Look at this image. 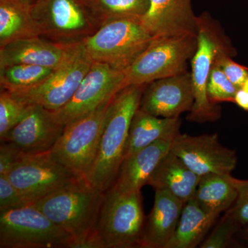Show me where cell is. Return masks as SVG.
Wrapping results in <instances>:
<instances>
[{
    "label": "cell",
    "instance_id": "obj_1",
    "mask_svg": "<svg viewBox=\"0 0 248 248\" xmlns=\"http://www.w3.org/2000/svg\"><path fill=\"white\" fill-rule=\"evenodd\" d=\"M146 85H130L121 90L111 102L104 122L97 156L85 179L105 192L118 176L133 116L140 108Z\"/></svg>",
    "mask_w": 248,
    "mask_h": 248
},
{
    "label": "cell",
    "instance_id": "obj_2",
    "mask_svg": "<svg viewBox=\"0 0 248 248\" xmlns=\"http://www.w3.org/2000/svg\"><path fill=\"white\" fill-rule=\"evenodd\" d=\"M104 193L81 178L32 204L73 239H79L96 229Z\"/></svg>",
    "mask_w": 248,
    "mask_h": 248
},
{
    "label": "cell",
    "instance_id": "obj_3",
    "mask_svg": "<svg viewBox=\"0 0 248 248\" xmlns=\"http://www.w3.org/2000/svg\"><path fill=\"white\" fill-rule=\"evenodd\" d=\"M154 38L141 19L122 18L102 26L81 44L93 62L106 63L124 71Z\"/></svg>",
    "mask_w": 248,
    "mask_h": 248
},
{
    "label": "cell",
    "instance_id": "obj_4",
    "mask_svg": "<svg viewBox=\"0 0 248 248\" xmlns=\"http://www.w3.org/2000/svg\"><path fill=\"white\" fill-rule=\"evenodd\" d=\"M197 48L191 59L194 101L187 120L197 123L213 122L221 117L217 104L209 99L207 85L216 55L222 49H234L218 23L208 13L197 16Z\"/></svg>",
    "mask_w": 248,
    "mask_h": 248
},
{
    "label": "cell",
    "instance_id": "obj_5",
    "mask_svg": "<svg viewBox=\"0 0 248 248\" xmlns=\"http://www.w3.org/2000/svg\"><path fill=\"white\" fill-rule=\"evenodd\" d=\"M145 221L141 192L121 193L111 187L104 193L96 231L105 248H142Z\"/></svg>",
    "mask_w": 248,
    "mask_h": 248
},
{
    "label": "cell",
    "instance_id": "obj_6",
    "mask_svg": "<svg viewBox=\"0 0 248 248\" xmlns=\"http://www.w3.org/2000/svg\"><path fill=\"white\" fill-rule=\"evenodd\" d=\"M73 240L32 203L0 210L1 248H69Z\"/></svg>",
    "mask_w": 248,
    "mask_h": 248
},
{
    "label": "cell",
    "instance_id": "obj_7",
    "mask_svg": "<svg viewBox=\"0 0 248 248\" xmlns=\"http://www.w3.org/2000/svg\"><path fill=\"white\" fill-rule=\"evenodd\" d=\"M113 98L65 125L60 140L50 151L55 161L78 177L85 179L92 167Z\"/></svg>",
    "mask_w": 248,
    "mask_h": 248
},
{
    "label": "cell",
    "instance_id": "obj_8",
    "mask_svg": "<svg viewBox=\"0 0 248 248\" xmlns=\"http://www.w3.org/2000/svg\"><path fill=\"white\" fill-rule=\"evenodd\" d=\"M197 48L196 36L155 37L148 48L124 70L125 87L147 85L187 71Z\"/></svg>",
    "mask_w": 248,
    "mask_h": 248
},
{
    "label": "cell",
    "instance_id": "obj_9",
    "mask_svg": "<svg viewBox=\"0 0 248 248\" xmlns=\"http://www.w3.org/2000/svg\"><path fill=\"white\" fill-rule=\"evenodd\" d=\"M31 14L40 37L63 45L79 43L99 29L84 0H37Z\"/></svg>",
    "mask_w": 248,
    "mask_h": 248
},
{
    "label": "cell",
    "instance_id": "obj_10",
    "mask_svg": "<svg viewBox=\"0 0 248 248\" xmlns=\"http://www.w3.org/2000/svg\"><path fill=\"white\" fill-rule=\"evenodd\" d=\"M93 63L79 42L70 58L40 84L30 89L9 92L15 99L28 106H41L56 112L71 100Z\"/></svg>",
    "mask_w": 248,
    "mask_h": 248
},
{
    "label": "cell",
    "instance_id": "obj_11",
    "mask_svg": "<svg viewBox=\"0 0 248 248\" xmlns=\"http://www.w3.org/2000/svg\"><path fill=\"white\" fill-rule=\"evenodd\" d=\"M6 176L32 203L82 178L55 161L50 152L26 155Z\"/></svg>",
    "mask_w": 248,
    "mask_h": 248
},
{
    "label": "cell",
    "instance_id": "obj_12",
    "mask_svg": "<svg viewBox=\"0 0 248 248\" xmlns=\"http://www.w3.org/2000/svg\"><path fill=\"white\" fill-rule=\"evenodd\" d=\"M125 87L124 71L93 62L71 100L60 110L53 112L55 120L66 125L92 112Z\"/></svg>",
    "mask_w": 248,
    "mask_h": 248
},
{
    "label": "cell",
    "instance_id": "obj_13",
    "mask_svg": "<svg viewBox=\"0 0 248 248\" xmlns=\"http://www.w3.org/2000/svg\"><path fill=\"white\" fill-rule=\"evenodd\" d=\"M170 151L201 177L210 174H231L237 164L236 152L223 146L217 134L198 136L179 134Z\"/></svg>",
    "mask_w": 248,
    "mask_h": 248
},
{
    "label": "cell",
    "instance_id": "obj_14",
    "mask_svg": "<svg viewBox=\"0 0 248 248\" xmlns=\"http://www.w3.org/2000/svg\"><path fill=\"white\" fill-rule=\"evenodd\" d=\"M194 101L192 76L186 71L147 84L140 108L156 117L179 118L192 110Z\"/></svg>",
    "mask_w": 248,
    "mask_h": 248
},
{
    "label": "cell",
    "instance_id": "obj_15",
    "mask_svg": "<svg viewBox=\"0 0 248 248\" xmlns=\"http://www.w3.org/2000/svg\"><path fill=\"white\" fill-rule=\"evenodd\" d=\"M64 128L55 120L52 111L41 106H31L28 115L3 142H11L26 155L43 154L51 151Z\"/></svg>",
    "mask_w": 248,
    "mask_h": 248
},
{
    "label": "cell",
    "instance_id": "obj_16",
    "mask_svg": "<svg viewBox=\"0 0 248 248\" xmlns=\"http://www.w3.org/2000/svg\"><path fill=\"white\" fill-rule=\"evenodd\" d=\"M148 11L141 18L154 37L197 36V16L192 0H149Z\"/></svg>",
    "mask_w": 248,
    "mask_h": 248
},
{
    "label": "cell",
    "instance_id": "obj_17",
    "mask_svg": "<svg viewBox=\"0 0 248 248\" xmlns=\"http://www.w3.org/2000/svg\"><path fill=\"white\" fill-rule=\"evenodd\" d=\"M76 45H63L39 36L14 41L0 47V67L27 63L55 69L70 58Z\"/></svg>",
    "mask_w": 248,
    "mask_h": 248
},
{
    "label": "cell",
    "instance_id": "obj_18",
    "mask_svg": "<svg viewBox=\"0 0 248 248\" xmlns=\"http://www.w3.org/2000/svg\"><path fill=\"white\" fill-rule=\"evenodd\" d=\"M173 141L155 142L125 158L112 187L121 193L141 192L142 187L148 185L160 161L170 151Z\"/></svg>",
    "mask_w": 248,
    "mask_h": 248
},
{
    "label": "cell",
    "instance_id": "obj_19",
    "mask_svg": "<svg viewBox=\"0 0 248 248\" xmlns=\"http://www.w3.org/2000/svg\"><path fill=\"white\" fill-rule=\"evenodd\" d=\"M184 204L166 191L155 190L154 205L145 221L142 248H166L177 229Z\"/></svg>",
    "mask_w": 248,
    "mask_h": 248
},
{
    "label": "cell",
    "instance_id": "obj_20",
    "mask_svg": "<svg viewBox=\"0 0 248 248\" xmlns=\"http://www.w3.org/2000/svg\"><path fill=\"white\" fill-rule=\"evenodd\" d=\"M200 179V176L170 151L156 166L148 185L155 190L166 191L186 203L193 198Z\"/></svg>",
    "mask_w": 248,
    "mask_h": 248
},
{
    "label": "cell",
    "instance_id": "obj_21",
    "mask_svg": "<svg viewBox=\"0 0 248 248\" xmlns=\"http://www.w3.org/2000/svg\"><path fill=\"white\" fill-rule=\"evenodd\" d=\"M181 124L179 117H156L139 108L130 124L124 159L155 142L174 140L180 134Z\"/></svg>",
    "mask_w": 248,
    "mask_h": 248
},
{
    "label": "cell",
    "instance_id": "obj_22",
    "mask_svg": "<svg viewBox=\"0 0 248 248\" xmlns=\"http://www.w3.org/2000/svg\"><path fill=\"white\" fill-rule=\"evenodd\" d=\"M217 218L205 212L193 197L184 204L177 229L166 248L197 247Z\"/></svg>",
    "mask_w": 248,
    "mask_h": 248
},
{
    "label": "cell",
    "instance_id": "obj_23",
    "mask_svg": "<svg viewBox=\"0 0 248 248\" xmlns=\"http://www.w3.org/2000/svg\"><path fill=\"white\" fill-rule=\"evenodd\" d=\"M237 192L231 174H210L201 177L194 196L207 213L218 217L234 205Z\"/></svg>",
    "mask_w": 248,
    "mask_h": 248
},
{
    "label": "cell",
    "instance_id": "obj_24",
    "mask_svg": "<svg viewBox=\"0 0 248 248\" xmlns=\"http://www.w3.org/2000/svg\"><path fill=\"white\" fill-rule=\"evenodd\" d=\"M38 36L30 8L17 0H0V47Z\"/></svg>",
    "mask_w": 248,
    "mask_h": 248
},
{
    "label": "cell",
    "instance_id": "obj_25",
    "mask_svg": "<svg viewBox=\"0 0 248 248\" xmlns=\"http://www.w3.org/2000/svg\"><path fill=\"white\" fill-rule=\"evenodd\" d=\"M97 27L117 19H141L148 11L149 0H84Z\"/></svg>",
    "mask_w": 248,
    "mask_h": 248
},
{
    "label": "cell",
    "instance_id": "obj_26",
    "mask_svg": "<svg viewBox=\"0 0 248 248\" xmlns=\"http://www.w3.org/2000/svg\"><path fill=\"white\" fill-rule=\"evenodd\" d=\"M54 70L27 63L0 67V86L9 92L30 89L46 79Z\"/></svg>",
    "mask_w": 248,
    "mask_h": 248
},
{
    "label": "cell",
    "instance_id": "obj_27",
    "mask_svg": "<svg viewBox=\"0 0 248 248\" xmlns=\"http://www.w3.org/2000/svg\"><path fill=\"white\" fill-rule=\"evenodd\" d=\"M31 106L15 99L9 91L0 93V140L4 141L9 132L28 115Z\"/></svg>",
    "mask_w": 248,
    "mask_h": 248
},
{
    "label": "cell",
    "instance_id": "obj_28",
    "mask_svg": "<svg viewBox=\"0 0 248 248\" xmlns=\"http://www.w3.org/2000/svg\"><path fill=\"white\" fill-rule=\"evenodd\" d=\"M238 88L227 78L221 68L214 62L207 85V93L210 102L215 104L234 102Z\"/></svg>",
    "mask_w": 248,
    "mask_h": 248
},
{
    "label": "cell",
    "instance_id": "obj_29",
    "mask_svg": "<svg viewBox=\"0 0 248 248\" xmlns=\"http://www.w3.org/2000/svg\"><path fill=\"white\" fill-rule=\"evenodd\" d=\"M235 54L234 48L222 49L217 53L215 63L221 68L230 81L240 89L248 79V68L236 63L232 59Z\"/></svg>",
    "mask_w": 248,
    "mask_h": 248
},
{
    "label": "cell",
    "instance_id": "obj_30",
    "mask_svg": "<svg viewBox=\"0 0 248 248\" xmlns=\"http://www.w3.org/2000/svg\"><path fill=\"white\" fill-rule=\"evenodd\" d=\"M239 224L227 214L220 221L208 239L202 244V248H224L228 247L237 231Z\"/></svg>",
    "mask_w": 248,
    "mask_h": 248
},
{
    "label": "cell",
    "instance_id": "obj_31",
    "mask_svg": "<svg viewBox=\"0 0 248 248\" xmlns=\"http://www.w3.org/2000/svg\"><path fill=\"white\" fill-rule=\"evenodd\" d=\"M237 197L228 215L239 225L248 224V180L232 177Z\"/></svg>",
    "mask_w": 248,
    "mask_h": 248
},
{
    "label": "cell",
    "instance_id": "obj_32",
    "mask_svg": "<svg viewBox=\"0 0 248 248\" xmlns=\"http://www.w3.org/2000/svg\"><path fill=\"white\" fill-rule=\"evenodd\" d=\"M32 204L10 182L6 175L0 176V210L21 208Z\"/></svg>",
    "mask_w": 248,
    "mask_h": 248
},
{
    "label": "cell",
    "instance_id": "obj_33",
    "mask_svg": "<svg viewBox=\"0 0 248 248\" xmlns=\"http://www.w3.org/2000/svg\"><path fill=\"white\" fill-rule=\"evenodd\" d=\"M26 155L11 142H1L0 146V176L6 175L24 159Z\"/></svg>",
    "mask_w": 248,
    "mask_h": 248
},
{
    "label": "cell",
    "instance_id": "obj_34",
    "mask_svg": "<svg viewBox=\"0 0 248 248\" xmlns=\"http://www.w3.org/2000/svg\"><path fill=\"white\" fill-rule=\"evenodd\" d=\"M69 248H105L96 229L79 239H73Z\"/></svg>",
    "mask_w": 248,
    "mask_h": 248
},
{
    "label": "cell",
    "instance_id": "obj_35",
    "mask_svg": "<svg viewBox=\"0 0 248 248\" xmlns=\"http://www.w3.org/2000/svg\"><path fill=\"white\" fill-rule=\"evenodd\" d=\"M235 104L245 111L248 112V92L243 88L236 91L234 97Z\"/></svg>",
    "mask_w": 248,
    "mask_h": 248
},
{
    "label": "cell",
    "instance_id": "obj_36",
    "mask_svg": "<svg viewBox=\"0 0 248 248\" xmlns=\"http://www.w3.org/2000/svg\"><path fill=\"white\" fill-rule=\"evenodd\" d=\"M17 1H19V2L22 3V4L25 5L26 6L31 9L35 4L37 0H17Z\"/></svg>",
    "mask_w": 248,
    "mask_h": 248
},
{
    "label": "cell",
    "instance_id": "obj_37",
    "mask_svg": "<svg viewBox=\"0 0 248 248\" xmlns=\"http://www.w3.org/2000/svg\"><path fill=\"white\" fill-rule=\"evenodd\" d=\"M244 237L245 238V239L247 240L248 241V228L245 230L244 232Z\"/></svg>",
    "mask_w": 248,
    "mask_h": 248
},
{
    "label": "cell",
    "instance_id": "obj_38",
    "mask_svg": "<svg viewBox=\"0 0 248 248\" xmlns=\"http://www.w3.org/2000/svg\"><path fill=\"white\" fill-rule=\"evenodd\" d=\"M243 89L246 90L248 92V79L245 82L244 86H242Z\"/></svg>",
    "mask_w": 248,
    "mask_h": 248
}]
</instances>
